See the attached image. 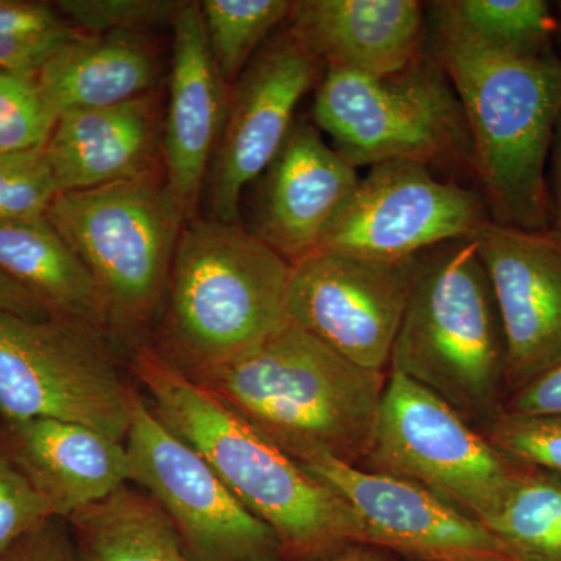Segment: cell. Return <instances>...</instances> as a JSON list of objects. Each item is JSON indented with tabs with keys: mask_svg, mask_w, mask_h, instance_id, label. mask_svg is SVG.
<instances>
[{
	"mask_svg": "<svg viewBox=\"0 0 561 561\" xmlns=\"http://www.w3.org/2000/svg\"><path fill=\"white\" fill-rule=\"evenodd\" d=\"M151 411L191 445L225 485L275 535L284 557L319 559L359 545L356 516L345 501L251 427L153 346L127 360Z\"/></svg>",
	"mask_w": 561,
	"mask_h": 561,
	"instance_id": "1",
	"label": "cell"
},
{
	"mask_svg": "<svg viewBox=\"0 0 561 561\" xmlns=\"http://www.w3.org/2000/svg\"><path fill=\"white\" fill-rule=\"evenodd\" d=\"M191 379L298 463L332 457L354 467L370 453L387 383L386 373L346 360L291 320Z\"/></svg>",
	"mask_w": 561,
	"mask_h": 561,
	"instance_id": "2",
	"label": "cell"
},
{
	"mask_svg": "<svg viewBox=\"0 0 561 561\" xmlns=\"http://www.w3.org/2000/svg\"><path fill=\"white\" fill-rule=\"evenodd\" d=\"M438 62L467 117L490 220L551 230L546 169L561 113L557 51L512 57L438 32Z\"/></svg>",
	"mask_w": 561,
	"mask_h": 561,
	"instance_id": "3",
	"label": "cell"
},
{
	"mask_svg": "<svg viewBox=\"0 0 561 561\" xmlns=\"http://www.w3.org/2000/svg\"><path fill=\"white\" fill-rule=\"evenodd\" d=\"M290 264L243 225L195 217L173 254L150 345L184 375L256 348L289 321Z\"/></svg>",
	"mask_w": 561,
	"mask_h": 561,
	"instance_id": "4",
	"label": "cell"
},
{
	"mask_svg": "<svg viewBox=\"0 0 561 561\" xmlns=\"http://www.w3.org/2000/svg\"><path fill=\"white\" fill-rule=\"evenodd\" d=\"M505 365L500 311L474 241L442 243L413 257L391 370L468 421L490 423L505 402Z\"/></svg>",
	"mask_w": 561,
	"mask_h": 561,
	"instance_id": "5",
	"label": "cell"
},
{
	"mask_svg": "<svg viewBox=\"0 0 561 561\" xmlns=\"http://www.w3.org/2000/svg\"><path fill=\"white\" fill-rule=\"evenodd\" d=\"M47 219L94 278L106 335L127 362L153 337L186 225L165 194L162 175L62 192L51 202Z\"/></svg>",
	"mask_w": 561,
	"mask_h": 561,
	"instance_id": "6",
	"label": "cell"
},
{
	"mask_svg": "<svg viewBox=\"0 0 561 561\" xmlns=\"http://www.w3.org/2000/svg\"><path fill=\"white\" fill-rule=\"evenodd\" d=\"M313 125L353 168L387 161L474 165L467 117L440 62L420 57L401 72L360 76L327 69Z\"/></svg>",
	"mask_w": 561,
	"mask_h": 561,
	"instance_id": "7",
	"label": "cell"
},
{
	"mask_svg": "<svg viewBox=\"0 0 561 561\" xmlns=\"http://www.w3.org/2000/svg\"><path fill=\"white\" fill-rule=\"evenodd\" d=\"M103 332L0 311V416L81 424L125 443L133 383Z\"/></svg>",
	"mask_w": 561,
	"mask_h": 561,
	"instance_id": "8",
	"label": "cell"
},
{
	"mask_svg": "<svg viewBox=\"0 0 561 561\" xmlns=\"http://www.w3.org/2000/svg\"><path fill=\"white\" fill-rule=\"evenodd\" d=\"M365 461L367 470L416 483L481 523L523 467L434 391L393 370Z\"/></svg>",
	"mask_w": 561,
	"mask_h": 561,
	"instance_id": "9",
	"label": "cell"
},
{
	"mask_svg": "<svg viewBox=\"0 0 561 561\" xmlns=\"http://www.w3.org/2000/svg\"><path fill=\"white\" fill-rule=\"evenodd\" d=\"M130 483L171 519L195 561H280L273 531L247 511L213 467L151 411L133 383L125 438Z\"/></svg>",
	"mask_w": 561,
	"mask_h": 561,
	"instance_id": "10",
	"label": "cell"
},
{
	"mask_svg": "<svg viewBox=\"0 0 561 561\" xmlns=\"http://www.w3.org/2000/svg\"><path fill=\"white\" fill-rule=\"evenodd\" d=\"M489 220L483 195L435 179L420 162L387 161L359 179L319 250L411 261L442 243L471 239Z\"/></svg>",
	"mask_w": 561,
	"mask_h": 561,
	"instance_id": "11",
	"label": "cell"
},
{
	"mask_svg": "<svg viewBox=\"0 0 561 561\" xmlns=\"http://www.w3.org/2000/svg\"><path fill=\"white\" fill-rule=\"evenodd\" d=\"M412 260L317 250L290 264L289 319L346 360L386 373L411 289Z\"/></svg>",
	"mask_w": 561,
	"mask_h": 561,
	"instance_id": "12",
	"label": "cell"
},
{
	"mask_svg": "<svg viewBox=\"0 0 561 561\" xmlns=\"http://www.w3.org/2000/svg\"><path fill=\"white\" fill-rule=\"evenodd\" d=\"M317 69L319 62L287 32L268 39L232 84L205 184L210 219L241 225L243 192L283 149Z\"/></svg>",
	"mask_w": 561,
	"mask_h": 561,
	"instance_id": "13",
	"label": "cell"
},
{
	"mask_svg": "<svg viewBox=\"0 0 561 561\" xmlns=\"http://www.w3.org/2000/svg\"><path fill=\"white\" fill-rule=\"evenodd\" d=\"M300 465L350 505L359 545L420 561H524L489 527L416 483L332 457Z\"/></svg>",
	"mask_w": 561,
	"mask_h": 561,
	"instance_id": "14",
	"label": "cell"
},
{
	"mask_svg": "<svg viewBox=\"0 0 561 561\" xmlns=\"http://www.w3.org/2000/svg\"><path fill=\"white\" fill-rule=\"evenodd\" d=\"M504 330L505 400L561 364V236L485 221L472 236Z\"/></svg>",
	"mask_w": 561,
	"mask_h": 561,
	"instance_id": "15",
	"label": "cell"
},
{
	"mask_svg": "<svg viewBox=\"0 0 561 561\" xmlns=\"http://www.w3.org/2000/svg\"><path fill=\"white\" fill-rule=\"evenodd\" d=\"M173 28L169 101L162 119V181L187 221L198 201L227 119L230 87L210 55L198 2H183Z\"/></svg>",
	"mask_w": 561,
	"mask_h": 561,
	"instance_id": "16",
	"label": "cell"
},
{
	"mask_svg": "<svg viewBox=\"0 0 561 561\" xmlns=\"http://www.w3.org/2000/svg\"><path fill=\"white\" fill-rule=\"evenodd\" d=\"M257 180L247 230L294 264L320 249L359 175L312 122L295 121L283 149Z\"/></svg>",
	"mask_w": 561,
	"mask_h": 561,
	"instance_id": "17",
	"label": "cell"
},
{
	"mask_svg": "<svg viewBox=\"0 0 561 561\" xmlns=\"http://www.w3.org/2000/svg\"><path fill=\"white\" fill-rule=\"evenodd\" d=\"M162 119L157 91L119 105L60 114L44 147L58 192L162 175Z\"/></svg>",
	"mask_w": 561,
	"mask_h": 561,
	"instance_id": "18",
	"label": "cell"
},
{
	"mask_svg": "<svg viewBox=\"0 0 561 561\" xmlns=\"http://www.w3.org/2000/svg\"><path fill=\"white\" fill-rule=\"evenodd\" d=\"M0 453L57 518L69 519L130 483L125 443L68 421L0 416Z\"/></svg>",
	"mask_w": 561,
	"mask_h": 561,
	"instance_id": "19",
	"label": "cell"
},
{
	"mask_svg": "<svg viewBox=\"0 0 561 561\" xmlns=\"http://www.w3.org/2000/svg\"><path fill=\"white\" fill-rule=\"evenodd\" d=\"M287 21L301 49L327 69L387 77L421 57L424 9L416 0H298Z\"/></svg>",
	"mask_w": 561,
	"mask_h": 561,
	"instance_id": "20",
	"label": "cell"
},
{
	"mask_svg": "<svg viewBox=\"0 0 561 561\" xmlns=\"http://www.w3.org/2000/svg\"><path fill=\"white\" fill-rule=\"evenodd\" d=\"M160 76L157 44L144 32H80L41 70L44 99L57 116L149 94Z\"/></svg>",
	"mask_w": 561,
	"mask_h": 561,
	"instance_id": "21",
	"label": "cell"
},
{
	"mask_svg": "<svg viewBox=\"0 0 561 561\" xmlns=\"http://www.w3.org/2000/svg\"><path fill=\"white\" fill-rule=\"evenodd\" d=\"M0 271L55 317L79 321L106 335L95 280L47 216L0 225Z\"/></svg>",
	"mask_w": 561,
	"mask_h": 561,
	"instance_id": "22",
	"label": "cell"
},
{
	"mask_svg": "<svg viewBox=\"0 0 561 561\" xmlns=\"http://www.w3.org/2000/svg\"><path fill=\"white\" fill-rule=\"evenodd\" d=\"M66 522L83 561H195L157 501L133 483Z\"/></svg>",
	"mask_w": 561,
	"mask_h": 561,
	"instance_id": "23",
	"label": "cell"
},
{
	"mask_svg": "<svg viewBox=\"0 0 561 561\" xmlns=\"http://www.w3.org/2000/svg\"><path fill=\"white\" fill-rule=\"evenodd\" d=\"M434 9L438 32L482 49L523 58L556 51L559 18L545 0H449Z\"/></svg>",
	"mask_w": 561,
	"mask_h": 561,
	"instance_id": "24",
	"label": "cell"
},
{
	"mask_svg": "<svg viewBox=\"0 0 561 561\" xmlns=\"http://www.w3.org/2000/svg\"><path fill=\"white\" fill-rule=\"evenodd\" d=\"M524 561H561V478L522 467L482 522Z\"/></svg>",
	"mask_w": 561,
	"mask_h": 561,
	"instance_id": "25",
	"label": "cell"
},
{
	"mask_svg": "<svg viewBox=\"0 0 561 561\" xmlns=\"http://www.w3.org/2000/svg\"><path fill=\"white\" fill-rule=\"evenodd\" d=\"M203 28L221 79L232 87L276 25L289 18V0H205Z\"/></svg>",
	"mask_w": 561,
	"mask_h": 561,
	"instance_id": "26",
	"label": "cell"
},
{
	"mask_svg": "<svg viewBox=\"0 0 561 561\" xmlns=\"http://www.w3.org/2000/svg\"><path fill=\"white\" fill-rule=\"evenodd\" d=\"M57 117L36 80L0 70V160L44 149Z\"/></svg>",
	"mask_w": 561,
	"mask_h": 561,
	"instance_id": "27",
	"label": "cell"
},
{
	"mask_svg": "<svg viewBox=\"0 0 561 561\" xmlns=\"http://www.w3.org/2000/svg\"><path fill=\"white\" fill-rule=\"evenodd\" d=\"M485 437L516 463L561 478V415L501 411Z\"/></svg>",
	"mask_w": 561,
	"mask_h": 561,
	"instance_id": "28",
	"label": "cell"
},
{
	"mask_svg": "<svg viewBox=\"0 0 561 561\" xmlns=\"http://www.w3.org/2000/svg\"><path fill=\"white\" fill-rule=\"evenodd\" d=\"M70 27L88 35L146 32L171 24L183 2L172 0H60L54 3Z\"/></svg>",
	"mask_w": 561,
	"mask_h": 561,
	"instance_id": "29",
	"label": "cell"
},
{
	"mask_svg": "<svg viewBox=\"0 0 561 561\" xmlns=\"http://www.w3.org/2000/svg\"><path fill=\"white\" fill-rule=\"evenodd\" d=\"M58 194L44 149L0 160V225L46 217Z\"/></svg>",
	"mask_w": 561,
	"mask_h": 561,
	"instance_id": "30",
	"label": "cell"
},
{
	"mask_svg": "<svg viewBox=\"0 0 561 561\" xmlns=\"http://www.w3.org/2000/svg\"><path fill=\"white\" fill-rule=\"evenodd\" d=\"M49 518H57L49 504L0 453V556Z\"/></svg>",
	"mask_w": 561,
	"mask_h": 561,
	"instance_id": "31",
	"label": "cell"
},
{
	"mask_svg": "<svg viewBox=\"0 0 561 561\" xmlns=\"http://www.w3.org/2000/svg\"><path fill=\"white\" fill-rule=\"evenodd\" d=\"M0 561H83L69 523L49 518L14 542Z\"/></svg>",
	"mask_w": 561,
	"mask_h": 561,
	"instance_id": "32",
	"label": "cell"
},
{
	"mask_svg": "<svg viewBox=\"0 0 561 561\" xmlns=\"http://www.w3.org/2000/svg\"><path fill=\"white\" fill-rule=\"evenodd\" d=\"M55 5L32 0H0V38L39 35L68 27Z\"/></svg>",
	"mask_w": 561,
	"mask_h": 561,
	"instance_id": "33",
	"label": "cell"
},
{
	"mask_svg": "<svg viewBox=\"0 0 561 561\" xmlns=\"http://www.w3.org/2000/svg\"><path fill=\"white\" fill-rule=\"evenodd\" d=\"M502 411L512 413H559L561 415V364L542 373L505 400Z\"/></svg>",
	"mask_w": 561,
	"mask_h": 561,
	"instance_id": "34",
	"label": "cell"
},
{
	"mask_svg": "<svg viewBox=\"0 0 561 561\" xmlns=\"http://www.w3.org/2000/svg\"><path fill=\"white\" fill-rule=\"evenodd\" d=\"M0 311L14 313L31 320H47L55 317L44 302L33 297L16 280L0 271Z\"/></svg>",
	"mask_w": 561,
	"mask_h": 561,
	"instance_id": "35",
	"label": "cell"
},
{
	"mask_svg": "<svg viewBox=\"0 0 561 561\" xmlns=\"http://www.w3.org/2000/svg\"><path fill=\"white\" fill-rule=\"evenodd\" d=\"M551 191L552 230L561 236V113L557 122L551 150Z\"/></svg>",
	"mask_w": 561,
	"mask_h": 561,
	"instance_id": "36",
	"label": "cell"
},
{
	"mask_svg": "<svg viewBox=\"0 0 561 561\" xmlns=\"http://www.w3.org/2000/svg\"><path fill=\"white\" fill-rule=\"evenodd\" d=\"M317 561H386L382 559L381 553L373 551V549L362 548L360 545L353 546V548L343 549Z\"/></svg>",
	"mask_w": 561,
	"mask_h": 561,
	"instance_id": "37",
	"label": "cell"
},
{
	"mask_svg": "<svg viewBox=\"0 0 561 561\" xmlns=\"http://www.w3.org/2000/svg\"><path fill=\"white\" fill-rule=\"evenodd\" d=\"M557 41H559L560 47H559V49H556V51H557V58H559L560 68H561V20H559V32H557L556 43H557Z\"/></svg>",
	"mask_w": 561,
	"mask_h": 561,
	"instance_id": "38",
	"label": "cell"
}]
</instances>
